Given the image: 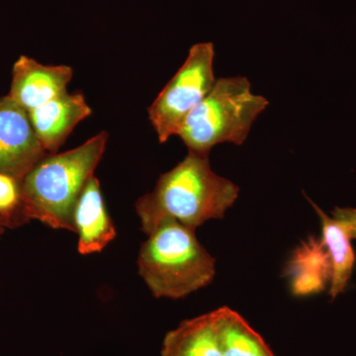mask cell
<instances>
[{
  "mask_svg": "<svg viewBox=\"0 0 356 356\" xmlns=\"http://www.w3.org/2000/svg\"><path fill=\"white\" fill-rule=\"evenodd\" d=\"M238 194V185L213 172L209 156L188 152L159 177L153 191L139 198L135 209L146 235L166 219L196 229L209 220L222 219Z\"/></svg>",
  "mask_w": 356,
  "mask_h": 356,
  "instance_id": "obj_1",
  "label": "cell"
},
{
  "mask_svg": "<svg viewBox=\"0 0 356 356\" xmlns=\"http://www.w3.org/2000/svg\"><path fill=\"white\" fill-rule=\"evenodd\" d=\"M102 132L65 153L47 154L20 182L21 207L27 221L74 232V210L106 147Z\"/></svg>",
  "mask_w": 356,
  "mask_h": 356,
  "instance_id": "obj_2",
  "label": "cell"
},
{
  "mask_svg": "<svg viewBox=\"0 0 356 356\" xmlns=\"http://www.w3.org/2000/svg\"><path fill=\"white\" fill-rule=\"evenodd\" d=\"M138 268L153 296L178 300L209 285L216 261L196 238L195 229L166 219L140 245Z\"/></svg>",
  "mask_w": 356,
  "mask_h": 356,
  "instance_id": "obj_3",
  "label": "cell"
},
{
  "mask_svg": "<svg viewBox=\"0 0 356 356\" xmlns=\"http://www.w3.org/2000/svg\"><path fill=\"white\" fill-rule=\"evenodd\" d=\"M268 104L264 96L252 92L247 77H222L187 115L177 136L188 152L201 156L224 143L241 146Z\"/></svg>",
  "mask_w": 356,
  "mask_h": 356,
  "instance_id": "obj_4",
  "label": "cell"
},
{
  "mask_svg": "<svg viewBox=\"0 0 356 356\" xmlns=\"http://www.w3.org/2000/svg\"><path fill=\"white\" fill-rule=\"evenodd\" d=\"M214 58L213 43L193 44L184 64L149 106V121L161 144L177 135L187 115L214 86Z\"/></svg>",
  "mask_w": 356,
  "mask_h": 356,
  "instance_id": "obj_5",
  "label": "cell"
},
{
  "mask_svg": "<svg viewBox=\"0 0 356 356\" xmlns=\"http://www.w3.org/2000/svg\"><path fill=\"white\" fill-rule=\"evenodd\" d=\"M47 154L28 111L8 95L0 98V173L21 182Z\"/></svg>",
  "mask_w": 356,
  "mask_h": 356,
  "instance_id": "obj_6",
  "label": "cell"
},
{
  "mask_svg": "<svg viewBox=\"0 0 356 356\" xmlns=\"http://www.w3.org/2000/svg\"><path fill=\"white\" fill-rule=\"evenodd\" d=\"M72 69L67 65H46L21 56L13 69L9 97L30 112L67 92Z\"/></svg>",
  "mask_w": 356,
  "mask_h": 356,
  "instance_id": "obj_7",
  "label": "cell"
},
{
  "mask_svg": "<svg viewBox=\"0 0 356 356\" xmlns=\"http://www.w3.org/2000/svg\"><path fill=\"white\" fill-rule=\"evenodd\" d=\"M91 110L83 93H65L37 107L30 121L42 147L48 154L58 153L77 124L90 116Z\"/></svg>",
  "mask_w": 356,
  "mask_h": 356,
  "instance_id": "obj_8",
  "label": "cell"
},
{
  "mask_svg": "<svg viewBox=\"0 0 356 356\" xmlns=\"http://www.w3.org/2000/svg\"><path fill=\"white\" fill-rule=\"evenodd\" d=\"M74 233L79 236L77 250L88 255L102 252L116 238V229L105 205L99 180L89 178L74 210Z\"/></svg>",
  "mask_w": 356,
  "mask_h": 356,
  "instance_id": "obj_9",
  "label": "cell"
},
{
  "mask_svg": "<svg viewBox=\"0 0 356 356\" xmlns=\"http://www.w3.org/2000/svg\"><path fill=\"white\" fill-rule=\"evenodd\" d=\"M161 356H222L214 312L185 320L168 332Z\"/></svg>",
  "mask_w": 356,
  "mask_h": 356,
  "instance_id": "obj_10",
  "label": "cell"
},
{
  "mask_svg": "<svg viewBox=\"0 0 356 356\" xmlns=\"http://www.w3.org/2000/svg\"><path fill=\"white\" fill-rule=\"evenodd\" d=\"M288 273L293 294H314L325 289L332 278V264L327 248L321 241L310 238L290 261Z\"/></svg>",
  "mask_w": 356,
  "mask_h": 356,
  "instance_id": "obj_11",
  "label": "cell"
},
{
  "mask_svg": "<svg viewBox=\"0 0 356 356\" xmlns=\"http://www.w3.org/2000/svg\"><path fill=\"white\" fill-rule=\"evenodd\" d=\"M214 312L222 356H275L264 337L228 307Z\"/></svg>",
  "mask_w": 356,
  "mask_h": 356,
  "instance_id": "obj_12",
  "label": "cell"
},
{
  "mask_svg": "<svg viewBox=\"0 0 356 356\" xmlns=\"http://www.w3.org/2000/svg\"><path fill=\"white\" fill-rule=\"evenodd\" d=\"M320 217L322 224V240L327 248L332 264L331 288L329 294L332 299L337 298L348 286L353 267L355 254L351 245V238L343 227L334 218L327 216L315 203L310 201Z\"/></svg>",
  "mask_w": 356,
  "mask_h": 356,
  "instance_id": "obj_13",
  "label": "cell"
},
{
  "mask_svg": "<svg viewBox=\"0 0 356 356\" xmlns=\"http://www.w3.org/2000/svg\"><path fill=\"white\" fill-rule=\"evenodd\" d=\"M0 221L6 228L27 222L21 207L20 182L0 173Z\"/></svg>",
  "mask_w": 356,
  "mask_h": 356,
  "instance_id": "obj_14",
  "label": "cell"
},
{
  "mask_svg": "<svg viewBox=\"0 0 356 356\" xmlns=\"http://www.w3.org/2000/svg\"><path fill=\"white\" fill-rule=\"evenodd\" d=\"M332 214V218L343 227L351 240H356V208L336 207Z\"/></svg>",
  "mask_w": 356,
  "mask_h": 356,
  "instance_id": "obj_15",
  "label": "cell"
},
{
  "mask_svg": "<svg viewBox=\"0 0 356 356\" xmlns=\"http://www.w3.org/2000/svg\"><path fill=\"white\" fill-rule=\"evenodd\" d=\"M4 229H6V227H4L3 225H2L1 221H0V236L3 234Z\"/></svg>",
  "mask_w": 356,
  "mask_h": 356,
  "instance_id": "obj_16",
  "label": "cell"
}]
</instances>
